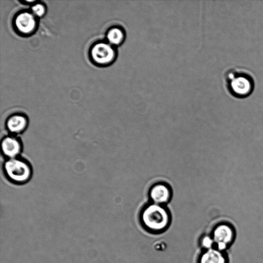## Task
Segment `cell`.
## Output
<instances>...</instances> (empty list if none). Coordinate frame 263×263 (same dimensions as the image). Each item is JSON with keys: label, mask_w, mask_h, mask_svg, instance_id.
<instances>
[{"label": "cell", "mask_w": 263, "mask_h": 263, "mask_svg": "<svg viewBox=\"0 0 263 263\" xmlns=\"http://www.w3.org/2000/svg\"><path fill=\"white\" fill-rule=\"evenodd\" d=\"M223 80L227 91L236 98H247L254 89L255 81L252 74L243 68L228 69L224 73Z\"/></svg>", "instance_id": "cell-1"}, {"label": "cell", "mask_w": 263, "mask_h": 263, "mask_svg": "<svg viewBox=\"0 0 263 263\" xmlns=\"http://www.w3.org/2000/svg\"><path fill=\"white\" fill-rule=\"evenodd\" d=\"M140 220L145 230L159 234L168 229L171 222V214L165 206L152 203L141 211Z\"/></svg>", "instance_id": "cell-2"}, {"label": "cell", "mask_w": 263, "mask_h": 263, "mask_svg": "<svg viewBox=\"0 0 263 263\" xmlns=\"http://www.w3.org/2000/svg\"><path fill=\"white\" fill-rule=\"evenodd\" d=\"M4 168L8 178L15 183H25L29 180L31 176L30 165L19 158L8 159L5 162Z\"/></svg>", "instance_id": "cell-3"}, {"label": "cell", "mask_w": 263, "mask_h": 263, "mask_svg": "<svg viewBox=\"0 0 263 263\" xmlns=\"http://www.w3.org/2000/svg\"><path fill=\"white\" fill-rule=\"evenodd\" d=\"M172 195L170 187L163 182H158L153 185L148 192L152 203L161 205L167 204L170 201Z\"/></svg>", "instance_id": "cell-4"}, {"label": "cell", "mask_w": 263, "mask_h": 263, "mask_svg": "<svg viewBox=\"0 0 263 263\" xmlns=\"http://www.w3.org/2000/svg\"><path fill=\"white\" fill-rule=\"evenodd\" d=\"M91 56L97 63L106 64L114 61L116 53L111 45L100 43L93 47L91 50Z\"/></svg>", "instance_id": "cell-5"}, {"label": "cell", "mask_w": 263, "mask_h": 263, "mask_svg": "<svg viewBox=\"0 0 263 263\" xmlns=\"http://www.w3.org/2000/svg\"><path fill=\"white\" fill-rule=\"evenodd\" d=\"M1 146L3 153L9 159L16 158L21 152V142L14 137H5L2 141Z\"/></svg>", "instance_id": "cell-6"}, {"label": "cell", "mask_w": 263, "mask_h": 263, "mask_svg": "<svg viewBox=\"0 0 263 263\" xmlns=\"http://www.w3.org/2000/svg\"><path fill=\"white\" fill-rule=\"evenodd\" d=\"M211 237L216 246L220 243L227 245L232 240L233 232L229 226L221 224L214 228Z\"/></svg>", "instance_id": "cell-7"}, {"label": "cell", "mask_w": 263, "mask_h": 263, "mask_svg": "<svg viewBox=\"0 0 263 263\" xmlns=\"http://www.w3.org/2000/svg\"><path fill=\"white\" fill-rule=\"evenodd\" d=\"M15 25L18 30L24 33H29L33 31L35 26L34 16L29 13L20 14L15 19Z\"/></svg>", "instance_id": "cell-8"}, {"label": "cell", "mask_w": 263, "mask_h": 263, "mask_svg": "<svg viewBox=\"0 0 263 263\" xmlns=\"http://www.w3.org/2000/svg\"><path fill=\"white\" fill-rule=\"evenodd\" d=\"M198 263H226V259L220 251L212 248L201 252Z\"/></svg>", "instance_id": "cell-9"}, {"label": "cell", "mask_w": 263, "mask_h": 263, "mask_svg": "<svg viewBox=\"0 0 263 263\" xmlns=\"http://www.w3.org/2000/svg\"><path fill=\"white\" fill-rule=\"evenodd\" d=\"M27 120L26 118L20 115L10 117L7 121L6 126L8 130L13 134H20L26 128Z\"/></svg>", "instance_id": "cell-10"}, {"label": "cell", "mask_w": 263, "mask_h": 263, "mask_svg": "<svg viewBox=\"0 0 263 263\" xmlns=\"http://www.w3.org/2000/svg\"><path fill=\"white\" fill-rule=\"evenodd\" d=\"M125 33L123 29L119 27L112 28L109 30L107 38L111 45H119L124 40Z\"/></svg>", "instance_id": "cell-11"}, {"label": "cell", "mask_w": 263, "mask_h": 263, "mask_svg": "<svg viewBox=\"0 0 263 263\" xmlns=\"http://www.w3.org/2000/svg\"><path fill=\"white\" fill-rule=\"evenodd\" d=\"M200 244L201 247L206 250L213 248L214 242L211 236L205 235L201 237Z\"/></svg>", "instance_id": "cell-12"}, {"label": "cell", "mask_w": 263, "mask_h": 263, "mask_svg": "<svg viewBox=\"0 0 263 263\" xmlns=\"http://www.w3.org/2000/svg\"><path fill=\"white\" fill-rule=\"evenodd\" d=\"M32 12L37 16H42L45 12V8L41 4H36L32 7Z\"/></svg>", "instance_id": "cell-13"}]
</instances>
